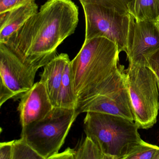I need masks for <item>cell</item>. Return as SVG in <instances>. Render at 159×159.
Wrapping results in <instances>:
<instances>
[{
    "instance_id": "7c38bea8",
    "label": "cell",
    "mask_w": 159,
    "mask_h": 159,
    "mask_svg": "<svg viewBox=\"0 0 159 159\" xmlns=\"http://www.w3.org/2000/svg\"><path fill=\"white\" fill-rule=\"evenodd\" d=\"M70 61L68 54L61 53L57 56L44 66L40 81L46 88L54 107L57 106L59 90L65 67Z\"/></svg>"
},
{
    "instance_id": "4fadbf2b",
    "label": "cell",
    "mask_w": 159,
    "mask_h": 159,
    "mask_svg": "<svg viewBox=\"0 0 159 159\" xmlns=\"http://www.w3.org/2000/svg\"><path fill=\"white\" fill-rule=\"evenodd\" d=\"M127 8L137 21H154L159 16V0H128Z\"/></svg>"
},
{
    "instance_id": "8fae6325",
    "label": "cell",
    "mask_w": 159,
    "mask_h": 159,
    "mask_svg": "<svg viewBox=\"0 0 159 159\" xmlns=\"http://www.w3.org/2000/svg\"><path fill=\"white\" fill-rule=\"evenodd\" d=\"M39 11L36 0L0 14V43H5L31 16Z\"/></svg>"
},
{
    "instance_id": "8992f818",
    "label": "cell",
    "mask_w": 159,
    "mask_h": 159,
    "mask_svg": "<svg viewBox=\"0 0 159 159\" xmlns=\"http://www.w3.org/2000/svg\"><path fill=\"white\" fill-rule=\"evenodd\" d=\"M85 21V40L105 38L117 44L120 52H126L130 17L94 3L80 2Z\"/></svg>"
},
{
    "instance_id": "5bb4252c",
    "label": "cell",
    "mask_w": 159,
    "mask_h": 159,
    "mask_svg": "<svg viewBox=\"0 0 159 159\" xmlns=\"http://www.w3.org/2000/svg\"><path fill=\"white\" fill-rule=\"evenodd\" d=\"M70 63V61L67 63L64 70L57 107L70 109H76L77 98L73 85Z\"/></svg>"
},
{
    "instance_id": "ffe728a7",
    "label": "cell",
    "mask_w": 159,
    "mask_h": 159,
    "mask_svg": "<svg viewBox=\"0 0 159 159\" xmlns=\"http://www.w3.org/2000/svg\"><path fill=\"white\" fill-rule=\"evenodd\" d=\"M147 62V66L152 70L155 77L159 79V49L148 57Z\"/></svg>"
},
{
    "instance_id": "2e32d148",
    "label": "cell",
    "mask_w": 159,
    "mask_h": 159,
    "mask_svg": "<svg viewBox=\"0 0 159 159\" xmlns=\"http://www.w3.org/2000/svg\"><path fill=\"white\" fill-rule=\"evenodd\" d=\"M125 159H159V147L142 140Z\"/></svg>"
},
{
    "instance_id": "d6986e66",
    "label": "cell",
    "mask_w": 159,
    "mask_h": 159,
    "mask_svg": "<svg viewBox=\"0 0 159 159\" xmlns=\"http://www.w3.org/2000/svg\"><path fill=\"white\" fill-rule=\"evenodd\" d=\"M33 0H0V14L6 12Z\"/></svg>"
},
{
    "instance_id": "603a6c76",
    "label": "cell",
    "mask_w": 159,
    "mask_h": 159,
    "mask_svg": "<svg viewBox=\"0 0 159 159\" xmlns=\"http://www.w3.org/2000/svg\"><path fill=\"white\" fill-rule=\"evenodd\" d=\"M154 21L155 25H156L157 26V28H158L159 30V16L157 17V18H156V19H155Z\"/></svg>"
},
{
    "instance_id": "7402d4cb",
    "label": "cell",
    "mask_w": 159,
    "mask_h": 159,
    "mask_svg": "<svg viewBox=\"0 0 159 159\" xmlns=\"http://www.w3.org/2000/svg\"><path fill=\"white\" fill-rule=\"evenodd\" d=\"M75 150L68 148L66 150L60 153H57L52 156L51 159H75Z\"/></svg>"
},
{
    "instance_id": "9c48e42d",
    "label": "cell",
    "mask_w": 159,
    "mask_h": 159,
    "mask_svg": "<svg viewBox=\"0 0 159 159\" xmlns=\"http://www.w3.org/2000/svg\"><path fill=\"white\" fill-rule=\"evenodd\" d=\"M76 111L79 114L88 111L107 113L134 121L126 79L113 91L96 97Z\"/></svg>"
},
{
    "instance_id": "7a4b0ae2",
    "label": "cell",
    "mask_w": 159,
    "mask_h": 159,
    "mask_svg": "<svg viewBox=\"0 0 159 159\" xmlns=\"http://www.w3.org/2000/svg\"><path fill=\"white\" fill-rule=\"evenodd\" d=\"M120 53L117 44L106 38L84 40L70 63L76 111L96 97L113 91L125 80L124 66H119Z\"/></svg>"
},
{
    "instance_id": "9a60e30c",
    "label": "cell",
    "mask_w": 159,
    "mask_h": 159,
    "mask_svg": "<svg viewBox=\"0 0 159 159\" xmlns=\"http://www.w3.org/2000/svg\"><path fill=\"white\" fill-rule=\"evenodd\" d=\"M105 159V157L96 143L86 136L79 148L75 150V159Z\"/></svg>"
},
{
    "instance_id": "277c9868",
    "label": "cell",
    "mask_w": 159,
    "mask_h": 159,
    "mask_svg": "<svg viewBox=\"0 0 159 159\" xmlns=\"http://www.w3.org/2000/svg\"><path fill=\"white\" fill-rule=\"evenodd\" d=\"M79 115L76 109L54 107L47 116L22 127L21 137L43 159L58 153Z\"/></svg>"
},
{
    "instance_id": "ac0fdd59",
    "label": "cell",
    "mask_w": 159,
    "mask_h": 159,
    "mask_svg": "<svg viewBox=\"0 0 159 159\" xmlns=\"http://www.w3.org/2000/svg\"><path fill=\"white\" fill-rule=\"evenodd\" d=\"M80 2L94 3L113 9L122 14L128 15V0H79Z\"/></svg>"
},
{
    "instance_id": "3957f363",
    "label": "cell",
    "mask_w": 159,
    "mask_h": 159,
    "mask_svg": "<svg viewBox=\"0 0 159 159\" xmlns=\"http://www.w3.org/2000/svg\"><path fill=\"white\" fill-rule=\"evenodd\" d=\"M84 127L105 159H125L142 140L135 122L120 116L88 111Z\"/></svg>"
},
{
    "instance_id": "30bf717a",
    "label": "cell",
    "mask_w": 159,
    "mask_h": 159,
    "mask_svg": "<svg viewBox=\"0 0 159 159\" xmlns=\"http://www.w3.org/2000/svg\"><path fill=\"white\" fill-rule=\"evenodd\" d=\"M20 99L18 110L22 127L45 118L54 107L40 81L34 84Z\"/></svg>"
},
{
    "instance_id": "5b68a950",
    "label": "cell",
    "mask_w": 159,
    "mask_h": 159,
    "mask_svg": "<svg viewBox=\"0 0 159 159\" xmlns=\"http://www.w3.org/2000/svg\"><path fill=\"white\" fill-rule=\"evenodd\" d=\"M125 73L134 121L139 128H151L157 122L159 110L155 75L148 67L133 64Z\"/></svg>"
},
{
    "instance_id": "52a82bcc",
    "label": "cell",
    "mask_w": 159,
    "mask_h": 159,
    "mask_svg": "<svg viewBox=\"0 0 159 159\" xmlns=\"http://www.w3.org/2000/svg\"><path fill=\"white\" fill-rule=\"evenodd\" d=\"M39 69L27 64L5 43H0V106L21 98L34 84Z\"/></svg>"
},
{
    "instance_id": "6da1fadb",
    "label": "cell",
    "mask_w": 159,
    "mask_h": 159,
    "mask_svg": "<svg viewBox=\"0 0 159 159\" xmlns=\"http://www.w3.org/2000/svg\"><path fill=\"white\" fill-rule=\"evenodd\" d=\"M79 15L71 0H48L4 43L27 64L40 68L57 56V47L75 32Z\"/></svg>"
},
{
    "instance_id": "ba28073f",
    "label": "cell",
    "mask_w": 159,
    "mask_h": 159,
    "mask_svg": "<svg viewBox=\"0 0 159 159\" xmlns=\"http://www.w3.org/2000/svg\"><path fill=\"white\" fill-rule=\"evenodd\" d=\"M126 53L129 64L148 66V57L159 49V30L154 21H137L129 14Z\"/></svg>"
},
{
    "instance_id": "cb8c5ba5",
    "label": "cell",
    "mask_w": 159,
    "mask_h": 159,
    "mask_svg": "<svg viewBox=\"0 0 159 159\" xmlns=\"http://www.w3.org/2000/svg\"><path fill=\"white\" fill-rule=\"evenodd\" d=\"M156 78V77H155ZM156 82H157V86H158V90L159 92V79L156 78Z\"/></svg>"
},
{
    "instance_id": "44dd1931",
    "label": "cell",
    "mask_w": 159,
    "mask_h": 159,
    "mask_svg": "<svg viewBox=\"0 0 159 159\" xmlns=\"http://www.w3.org/2000/svg\"><path fill=\"white\" fill-rule=\"evenodd\" d=\"M14 140L0 144V159H12Z\"/></svg>"
},
{
    "instance_id": "e0dca14e",
    "label": "cell",
    "mask_w": 159,
    "mask_h": 159,
    "mask_svg": "<svg viewBox=\"0 0 159 159\" xmlns=\"http://www.w3.org/2000/svg\"><path fill=\"white\" fill-rule=\"evenodd\" d=\"M12 159H43L27 142L21 138L14 140Z\"/></svg>"
}]
</instances>
